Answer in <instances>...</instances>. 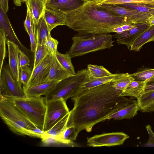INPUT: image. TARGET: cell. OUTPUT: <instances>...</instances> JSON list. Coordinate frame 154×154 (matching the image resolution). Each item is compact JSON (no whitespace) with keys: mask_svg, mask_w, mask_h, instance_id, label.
Listing matches in <instances>:
<instances>
[{"mask_svg":"<svg viewBox=\"0 0 154 154\" xmlns=\"http://www.w3.org/2000/svg\"><path fill=\"white\" fill-rule=\"evenodd\" d=\"M33 26V25H32ZM30 41V48L32 52H34L37 45V42L34 33L33 31L32 26L29 35Z\"/></svg>","mask_w":154,"mask_h":154,"instance_id":"cell-41","label":"cell"},{"mask_svg":"<svg viewBox=\"0 0 154 154\" xmlns=\"http://www.w3.org/2000/svg\"><path fill=\"white\" fill-rule=\"evenodd\" d=\"M149 22L136 24L134 27L120 34L114 35L119 45H124L129 49L137 38L150 26Z\"/></svg>","mask_w":154,"mask_h":154,"instance_id":"cell-12","label":"cell"},{"mask_svg":"<svg viewBox=\"0 0 154 154\" xmlns=\"http://www.w3.org/2000/svg\"><path fill=\"white\" fill-rule=\"evenodd\" d=\"M58 43V42L53 38L51 35L48 37L46 38L45 45L48 53L51 55H55L57 51V49Z\"/></svg>","mask_w":154,"mask_h":154,"instance_id":"cell-38","label":"cell"},{"mask_svg":"<svg viewBox=\"0 0 154 154\" xmlns=\"http://www.w3.org/2000/svg\"><path fill=\"white\" fill-rule=\"evenodd\" d=\"M8 48V66L13 77L20 81V68L19 61V53L20 50L19 46L9 41L6 42Z\"/></svg>","mask_w":154,"mask_h":154,"instance_id":"cell-14","label":"cell"},{"mask_svg":"<svg viewBox=\"0 0 154 154\" xmlns=\"http://www.w3.org/2000/svg\"><path fill=\"white\" fill-rule=\"evenodd\" d=\"M140 109L137 100L129 104L107 117L106 119H114L120 120L133 118Z\"/></svg>","mask_w":154,"mask_h":154,"instance_id":"cell-20","label":"cell"},{"mask_svg":"<svg viewBox=\"0 0 154 154\" xmlns=\"http://www.w3.org/2000/svg\"><path fill=\"white\" fill-rule=\"evenodd\" d=\"M140 110L142 112H144L154 111V101L148 105L140 109Z\"/></svg>","mask_w":154,"mask_h":154,"instance_id":"cell-43","label":"cell"},{"mask_svg":"<svg viewBox=\"0 0 154 154\" xmlns=\"http://www.w3.org/2000/svg\"><path fill=\"white\" fill-rule=\"evenodd\" d=\"M84 3L83 0H47L46 8L65 11L75 9Z\"/></svg>","mask_w":154,"mask_h":154,"instance_id":"cell-16","label":"cell"},{"mask_svg":"<svg viewBox=\"0 0 154 154\" xmlns=\"http://www.w3.org/2000/svg\"><path fill=\"white\" fill-rule=\"evenodd\" d=\"M6 39L3 30L0 29V71L3 66L6 55Z\"/></svg>","mask_w":154,"mask_h":154,"instance_id":"cell-36","label":"cell"},{"mask_svg":"<svg viewBox=\"0 0 154 154\" xmlns=\"http://www.w3.org/2000/svg\"><path fill=\"white\" fill-rule=\"evenodd\" d=\"M84 2H88V1H98L100 0H83Z\"/></svg>","mask_w":154,"mask_h":154,"instance_id":"cell-50","label":"cell"},{"mask_svg":"<svg viewBox=\"0 0 154 154\" xmlns=\"http://www.w3.org/2000/svg\"><path fill=\"white\" fill-rule=\"evenodd\" d=\"M33 27L37 43L41 45H45L46 38L51 35V32L49 30L43 15L38 23L35 26L33 25Z\"/></svg>","mask_w":154,"mask_h":154,"instance_id":"cell-22","label":"cell"},{"mask_svg":"<svg viewBox=\"0 0 154 154\" xmlns=\"http://www.w3.org/2000/svg\"><path fill=\"white\" fill-rule=\"evenodd\" d=\"M89 79L87 69L77 71L75 74L57 83L45 96L46 102L60 99L66 101L75 95L80 85Z\"/></svg>","mask_w":154,"mask_h":154,"instance_id":"cell-4","label":"cell"},{"mask_svg":"<svg viewBox=\"0 0 154 154\" xmlns=\"http://www.w3.org/2000/svg\"><path fill=\"white\" fill-rule=\"evenodd\" d=\"M129 137L128 135L122 132L104 133L87 138V145L92 147L120 145Z\"/></svg>","mask_w":154,"mask_h":154,"instance_id":"cell-9","label":"cell"},{"mask_svg":"<svg viewBox=\"0 0 154 154\" xmlns=\"http://www.w3.org/2000/svg\"><path fill=\"white\" fill-rule=\"evenodd\" d=\"M6 98L18 108L32 122L43 130L46 108L44 97Z\"/></svg>","mask_w":154,"mask_h":154,"instance_id":"cell-5","label":"cell"},{"mask_svg":"<svg viewBox=\"0 0 154 154\" xmlns=\"http://www.w3.org/2000/svg\"><path fill=\"white\" fill-rule=\"evenodd\" d=\"M8 0H0V7L7 13L8 10Z\"/></svg>","mask_w":154,"mask_h":154,"instance_id":"cell-44","label":"cell"},{"mask_svg":"<svg viewBox=\"0 0 154 154\" xmlns=\"http://www.w3.org/2000/svg\"><path fill=\"white\" fill-rule=\"evenodd\" d=\"M52 60V55L48 54L34 68L26 88L45 82L49 74Z\"/></svg>","mask_w":154,"mask_h":154,"instance_id":"cell-10","label":"cell"},{"mask_svg":"<svg viewBox=\"0 0 154 154\" xmlns=\"http://www.w3.org/2000/svg\"><path fill=\"white\" fill-rule=\"evenodd\" d=\"M109 33H78L72 38L73 43L66 52L71 58L82 56L97 51L109 49L113 46L114 41Z\"/></svg>","mask_w":154,"mask_h":154,"instance_id":"cell-3","label":"cell"},{"mask_svg":"<svg viewBox=\"0 0 154 154\" xmlns=\"http://www.w3.org/2000/svg\"><path fill=\"white\" fill-rule=\"evenodd\" d=\"M58 81L53 80L23 88L26 97L45 96Z\"/></svg>","mask_w":154,"mask_h":154,"instance_id":"cell-19","label":"cell"},{"mask_svg":"<svg viewBox=\"0 0 154 154\" xmlns=\"http://www.w3.org/2000/svg\"><path fill=\"white\" fill-rule=\"evenodd\" d=\"M46 102V108L43 130L44 131L49 130L69 112L66 101L63 99Z\"/></svg>","mask_w":154,"mask_h":154,"instance_id":"cell-8","label":"cell"},{"mask_svg":"<svg viewBox=\"0 0 154 154\" xmlns=\"http://www.w3.org/2000/svg\"><path fill=\"white\" fill-rule=\"evenodd\" d=\"M124 31L121 27V26L115 28L113 29V32H116L118 34H120Z\"/></svg>","mask_w":154,"mask_h":154,"instance_id":"cell-47","label":"cell"},{"mask_svg":"<svg viewBox=\"0 0 154 154\" xmlns=\"http://www.w3.org/2000/svg\"><path fill=\"white\" fill-rule=\"evenodd\" d=\"M117 5L139 12L154 15V6L152 5L138 3H127Z\"/></svg>","mask_w":154,"mask_h":154,"instance_id":"cell-29","label":"cell"},{"mask_svg":"<svg viewBox=\"0 0 154 154\" xmlns=\"http://www.w3.org/2000/svg\"><path fill=\"white\" fill-rule=\"evenodd\" d=\"M146 128L149 135V140H154V133L151 129V127L149 125L146 126Z\"/></svg>","mask_w":154,"mask_h":154,"instance_id":"cell-45","label":"cell"},{"mask_svg":"<svg viewBox=\"0 0 154 154\" xmlns=\"http://www.w3.org/2000/svg\"><path fill=\"white\" fill-rule=\"evenodd\" d=\"M71 75L60 63L55 55L52 54L50 72L45 82L53 80L60 81Z\"/></svg>","mask_w":154,"mask_h":154,"instance_id":"cell-18","label":"cell"},{"mask_svg":"<svg viewBox=\"0 0 154 154\" xmlns=\"http://www.w3.org/2000/svg\"><path fill=\"white\" fill-rule=\"evenodd\" d=\"M137 101L140 109L154 101V90L143 93L137 99Z\"/></svg>","mask_w":154,"mask_h":154,"instance_id":"cell-33","label":"cell"},{"mask_svg":"<svg viewBox=\"0 0 154 154\" xmlns=\"http://www.w3.org/2000/svg\"><path fill=\"white\" fill-rule=\"evenodd\" d=\"M120 74L115 73L111 75L100 77H94L89 76V80L80 85L77 93L111 82L119 76Z\"/></svg>","mask_w":154,"mask_h":154,"instance_id":"cell-23","label":"cell"},{"mask_svg":"<svg viewBox=\"0 0 154 154\" xmlns=\"http://www.w3.org/2000/svg\"><path fill=\"white\" fill-rule=\"evenodd\" d=\"M0 116L29 130L37 127L7 98L0 95Z\"/></svg>","mask_w":154,"mask_h":154,"instance_id":"cell-6","label":"cell"},{"mask_svg":"<svg viewBox=\"0 0 154 154\" xmlns=\"http://www.w3.org/2000/svg\"><path fill=\"white\" fill-rule=\"evenodd\" d=\"M78 135L76 129L72 126H67L58 139L60 143L68 144L73 143Z\"/></svg>","mask_w":154,"mask_h":154,"instance_id":"cell-28","label":"cell"},{"mask_svg":"<svg viewBox=\"0 0 154 154\" xmlns=\"http://www.w3.org/2000/svg\"><path fill=\"white\" fill-rule=\"evenodd\" d=\"M94 1L97 5L106 4L119 5L127 3H138L154 6V0H100Z\"/></svg>","mask_w":154,"mask_h":154,"instance_id":"cell-32","label":"cell"},{"mask_svg":"<svg viewBox=\"0 0 154 154\" xmlns=\"http://www.w3.org/2000/svg\"><path fill=\"white\" fill-rule=\"evenodd\" d=\"M0 29L4 32L7 41L11 42L18 45L20 50L29 55V50L20 42L16 36L11 24L8 16L0 7Z\"/></svg>","mask_w":154,"mask_h":154,"instance_id":"cell-13","label":"cell"},{"mask_svg":"<svg viewBox=\"0 0 154 154\" xmlns=\"http://www.w3.org/2000/svg\"><path fill=\"white\" fill-rule=\"evenodd\" d=\"M55 56L61 65L71 75L75 74L74 67L71 62V58L69 54L66 53L62 54L57 51Z\"/></svg>","mask_w":154,"mask_h":154,"instance_id":"cell-30","label":"cell"},{"mask_svg":"<svg viewBox=\"0 0 154 154\" xmlns=\"http://www.w3.org/2000/svg\"><path fill=\"white\" fill-rule=\"evenodd\" d=\"M19 56L20 68L29 65L30 60L28 56L21 50L19 51Z\"/></svg>","mask_w":154,"mask_h":154,"instance_id":"cell-39","label":"cell"},{"mask_svg":"<svg viewBox=\"0 0 154 154\" xmlns=\"http://www.w3.org/2000/svg\"><path fill=\"white\" fill-rule=\"evenodd\" d=\"M26 0H13L14 4L17 6H20L22 5V3L25 2Z\"/></svg>","mask_w":154,"mask_h":154,"instance_id":"cell-48","label":"cell"},{"mask_svg":"<svg viewBox=\"0 0 154 154\" xmlns=\"http://www.w3.org/2000/svg\"><path fill=\"white\" fill-rule=\"evenodd\" d=\"M0 95L8 98L26 97L22 84L13 77L6 63L0 71Z\"/></svg>","mask_w":154,"mask_h":154,"instance_id":"cell-7","label":"cell"},{"mask_svg":"<svg viewBox=\"0 0 154 154\" xmlns=\"http://www.w3.org/2000/svg\"><path fill=\"white\" fill-rule=\"evenodd\" d=\"M1 119L13 133L19 135H27L31 137L39 138L38 135L35 134L32 130L27 129L5 118Z\"/></svg>","mask_w":154,"mask_h":154,"instance_id":"cell-26","label":"cell"},{"mask_svg":"<svg viewBox=\"0 0 154 154\" xmlns=\"http://www.w3.org/2000/svg\"><path fill=\"white\" fill-rule=\"evenodd\" d=\"M48 54V51L45 45H41L37 43L34 52L33 68H35L38 64Z\"/></svg>","mask_w":154,"mask_h":154,"instance_id":"cell-34","label":"cell"},{"mask_svg":"<svg viewBox=\"0 0 154 154\" xmlns=\"http://www.w3.org/2000/svg\"><path fill=\"white\" fill-rule=\"evenodd\" d=\"M69 115L70 111L51 128L46 131H44L45 136L52 137L58 139L67 127Z\"/></svg>","mask_w":154,"mask_h":154,"instance_id":"cell-25","label":"cell"},{"mask_svg":"<svg viewBox=\"0 0 154 154\" xmlns=\"http://www.w3.org/2000/svg\"><path fill=\"white\" fill-rule=\"evenodd\" d=\"M87 69L89 76L94 77H105L114 74L101 66L89 64L88 65Z\"/></svg>","mask_w":154,"mask_h":154,"instance_id":"cell-31","label":"cell"},{"mask_svg":"<svg viewBox=\"0 0 154 154\" xmlns=\"http://www.w3.org/2000/svg\"><path fill=\"white\" fill-rule=\"evenodd\" d=\"M64 12L66 25L78 33L113 32L114 28L123 25L138 24L132 19L117 15L101 8L94 1H88L77 8Z\"/></svg>","mask_w":154,"mask_h":154,"instance_id":"cell-2","label":"cell"},{"mask_svg":"<svg viewBox=\"0 0 154 154\" xmlns=\"http://www.w3.org/2000/svg\"><path fill=\"white\" fill-rule=\"evenodd\" d=\"M32 72V70L28 66L20 68V81L23 85V87L27 86Z\"/></svg>","mask_w":154,"mask_h":154,"instance_id":"cell-37","label":"cell"},{"mask_svg":"<svg viewBox=\"0 0 154 154\" xmlns=\"http://www.w3.org/2000/svg\"><path fill=\"white\" fill-rule=\"evenodd\" d=\"M97 5L117 15L130 18L136 21L137 23L149 22L150 18L153 16L139 12L136 11L122 7L117 5L106 4Z\"/></svg>","mask_w":154,"mask_h":154,"instance_id":"cell-11","label":"cell"},{"mask_svg":"<svg viewBox=\"0 0 154 154\" xmlns=\"http://www.w3.org/2000/svg\"><path fill=\"white\" fill-rule=\"evenodd\" d=\"M43 15L50 32L58 26L66 25V16L63 11L46 8Z\"/></svg>","mask_w":154,"mask_h":154,"instance_id":"cell-15","label":"cell"},{"mask_svg":"<svg viewBox=\"0 0 154 154\" xmlns=\"http://www.w3.org/2000/svg\"><path fill=\"white\" fill-rule=\"evenodd\" d=\"M121 92L111 82L78 93L71 98L74 106L67 126H74L78 134L83 130L91 132L96 124L137 101L121 95Z\"/></svg>","mask_w":154,"mask_h":154,"instance_id":"cell-1","label":"cell"},{"mask_svg":"<svg viewBox=\"0 0 154 154\" xmlns=\"http://www.w3.org/2000/svg\"><path fill=\"white\" fill-rule=\"evenodd\" d=\"M146 82V81L133 80L122 92L121 95L137 99L144 93Z\"/></svg>","mask_w":154,"mask_h":154,"instance_id":"cell-21","label":"cell"},{"mask_svg":"<svg viewBox=\"0 0 154 154\" xmlns=\"http://www.w3.org/2000/svg\"><path fill=\"white\" fill-rule=\"evenodd\" d=\"M27 8L26 16L24 22V26L26 31L29 35L33 26L32 23L31 15L29 10Z\"/></svg>","mask_w":154,"mask_h":154,"instance_id":"cell-40","label":"cell"},{"mask_svg":"<svg viewBox=\"0 0 154 154\" xmlns=\"http://www.w3.org/2000/svg\"><path fill=\"white\" fill-rule=\"evenodd\" d=\"M47 0H26L27 8L29 9L33 26L37 24L43 15L46 8Z\"/></svg>","mask_w":154,"mask_h":154,"instance_id":"cell-17","label":"cell"},{"mask_svg":"<svg viewBox=\"0 0 154 154\" xmlns=\"http://www.w3.org/2000/svg\"><path fill=\"white\" fill-rule=\"evenodd\" d=\"M154 41V25L150 26L135 41L130 51H138L145 44Z\"/></svg>","mask_w":154,"mask_h":154,"instance_id":"cell-24","label":"cell"},{"mask_svg":"<svg viewBox=\"0 0 154 154\" xmlns=\"http://www.w3.org/2000/svg\"><path fill=\"white\" fill-rule=\"evenodd\" d=\"M134 24H126L121 26V27L125 31L130 29L134 27Z\"/></svg>","mask_w":154,"mask_h":154,"instance_id":"cell-46","label":"cell"},{"mask_svg":"<svg viewBox=\"0 0 154 154\" xmlns=\"http://www.w3.org/2000/svg\"><path fill=\"white\" fill-rule=\"evenodd\" d=\"M154 90V76L146 80L144 93Z\"/></svg>","mask_w":154,"mask_h":154,"instance_id":"cell-42","label":"cell"},{"mask_svg":"<svg viewBox=\"0 0 154 154\" xmlns=\"http://www.w3.org/2000/svg\"><path fill=\"white\" fill-rule=\"evenodd\" d=\"M149 22L150 26L154 25V15L152 16L150 18Z\"/></svg>","mask_w":154,"mask_h":154,"instance_id":"cell-49","label":"cell"},{"mask_svg":"<svg viewBox=\"0 0 154 154\" xmlns=\"http://www.w3.org/2000/svg\"><path fill=\"white\" fill-rule=\"evenodd\" d=\"M130 74L136 80L146 81L154 76V68L145 69Z\"/></svg>","mask_w":154,"mask_h":154,"instance_id":"cell-35","label":"cell"},{"mask_svg":"<svg viewBox=\"0 0 154 154\" xmlns=\"http://www.w3.org/2000/svg\"><path fill=\"white\" fill-rule=\"evenodd\" d=\"M135 79L130 74L127 73L120 74L111 82L113 87L116 90L122 92L132 81Z\"/></svg>","mask_w":154,"mask_h":154,"instance_id":"cell-27","label":"cell"}]
</instances>
